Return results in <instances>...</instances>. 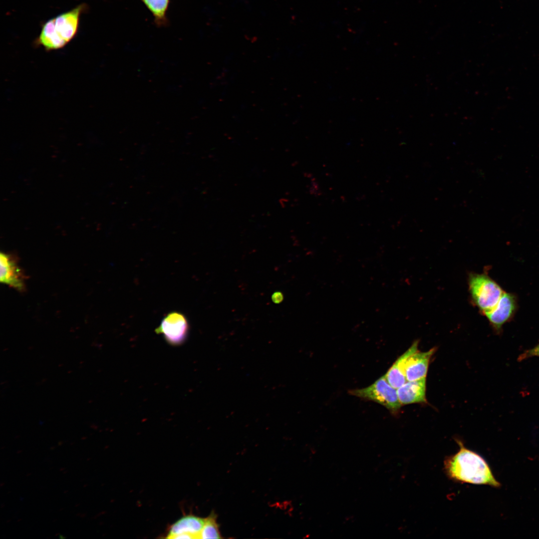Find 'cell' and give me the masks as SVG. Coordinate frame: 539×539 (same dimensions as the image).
<instances>
[{"label": "cell", "instance_id": "6da1fadb", "mask_svg": "<svg viewBox=\"0 0 539 539\" xmlns=\"http://www.w3.org/2000/svg\"><path fill=\"white\" fill-rule=\"evenodd\" d=\"M460 449L444 461L448 477L456 482L499 488L501 484L495 478L490 467L480 455L466 448L457 440Z\"/></svg>", "mask_w": 539, "mask_h": 539}, {"label": "cell", "instance_id": "7a4b0ae2", "mask_svg": "<svg viewBox=\"0 0 539 539\" xmlns=\"http://www.w3.org/2000/svg\"><path fill=\"white\" fill-rule=\"evenodd\" d=\"M85 8V4H79L46 21L37 39V43L47 50L63 47L76 35L80 15Z\"/></svg>", "mask_w": 539, "mask_h": 539}, {"label": "cell", "instance_id": "3957f363", "mask_svg": "<svg viewBox=\"0 0 539 539\" xmlns=\"http://www.w3.org/2000/svg\"><path fill=\"white\" fill-rule=\"evenodd\" d=\"M468 284L472 300L484 314L496 305L505 292L495 281L484 274L471 273Z\"/></svg>", "mask_w": 539, "mask_h": 539}, {"label": "cell", "instance_id": "277c9868", "mask_svg": "<svg viewBox=\"0 0 539 539\" xmlns=\"http://www.w3.org/2000/svg\"><path fill=\"white\" fill-rule=\"evenodd\" d=\"M352 395L374 401L390 411L398 412L402 406L398 397L397 390L387 381L385 375L381 376L370 386L361 389L349 391Z\"/></svg>", "mask_w": 539, "mask_h": 539}, {"label": "cell", "instance_id": "5b68a950", "mask_svg": "<svg viewBox=\"0 0 539 539\" xmlns=\"http://www.w3.org/2000/svg\"><path fill=\"white\" fill-rule=\"evenodd\" d=\"M155 332L162 335L169 344L179 346L187 339L189 324L183 314L173 311L164 317Z\"/></svg>", "mask_w": 539, "mask_h": 539}, {"label": "cell", "instance_id": "8992f818", "mask_svg": "<svg viewBox=\"0 0 539 539\" xmlns=\"http://www.w3.org/2000/svg\"><path fill=\"white\" fill-rule=\"evenodd\" d=\"M205 522V518L197 516L192 513L184 515L168 527L164 538L172 539L178 535L189 534L195 536L196 539H200V534Z\"/></svg>", "mask_w": 539, "mask_h": 539}, {"label": "cell", "instance_id": "52a82bcc", "mask_svg": "<svg viewBox=\"0 0 539 539\" xmlns=\"http://www.w3.org/2000/svg\"><path fill=\"white\" fill-rule=\"evenodd\" d=\"M0 265V281L18 290H23L24 282L22 272L12 257L7 254L1 253Z\"/></svg>", "mask_w": 539, "mask_h": 539}, {"label": "cell", "instance_id": "ba28073f", "mask_svg": "<svg viewBox=\"0 0 539 539\" xmlns=\"http://www.w3.org/2000/svg\"><path fill=\"white\" fill-rule=\"evenodd\" d=\"M435 352V348L425 352L417 350L408 357L405 366V376L407 381L426 378L430 360Z\"/></svg>", "mask_w": 539, "mask_h": 539}, {"label": "cell", "instance_id": "9c48e42d", "mask_svg": "<svg viewBox=\"0 0 539 539\" xmlns=\"http://www.w3.org/2000/svg\"><path fill=\"white\" fill-rule=\"evenodd\" d=\"M426 380L407 381L397 388L398 397L401 405L426 403Z\"/></svg>", "mask_w": 539, "mask_h": 539}, {"label": "cell", "instance_id": "30bf717a", "mask_svg": "<svg viewBox=\"0 0 539 539\" xmlns=\"http://www.w3.org/2000/svg\"><path fill=\"white\" fill-rule=\"evenodd\" d=\"M515 308L514 296L504 292L496 305L484 315L496 329H500L510 318Z\"/></svg>", "mask_w": 539, "mask_h": 539}, {"label": "cell", "instance_id": "8fae6325", "mask_svg": "<svg viewBox=\"0 0 539 539\" xmlns=\"http://www.w3.org/2000/svg\"><path fill=\"white\" fill-rule=\"evenodd\" d=\"M418 341H415L412 345L402 354L393 363L385 374L388 383L394 388L397 389L406 381L405 366L408 357L418 350Z\"/></svg>", "mask_w": 539, "mask_h": 539}, {"label": "cell", "instance_id": "7c38bea8", "mask_svg": "<svg viewBox=\"0 0 539 539\" xmlns=\"http://www.w3.org/2000/svg\"><path fill=\"white\" fill-rule=\"evenodd\" d=\"M151 13L155 25L165 27L169 24L167 11L170 0H140Z\"/></svg>", "mask_w": 539, "mask_h": 539}, {"label": "cell", "instance_id": "4fadbf2b", "mask_svg": "<svg viewBox=\"0 0 539 539\" xmlns=\"http://www.w3.org/2000/svg\"><path fill=\"white\" fill-rule=\"evenodd\" d=\"M221 538L222 537L217 522L216 515L212 512L208 517L205 518L204 525L200 534V539Z\"/></svg>", "mask_w": 539, "mask_h": 539}, {"label": "cell", "instance_id": "5bb4252c", "mask_svg": "<svg viewBox=\"0 0 539 539\" xmlns=\"http://www.w3.org/2000/svg\"><path fill=\"white\" fill-rule=\"evenodd\" d=\"M533 356L539 357V344L535 347L525 351L519 357L520 360H523Z\"/></svg>", "mask_w": 539, "mask_h": 539}]
</instances>
